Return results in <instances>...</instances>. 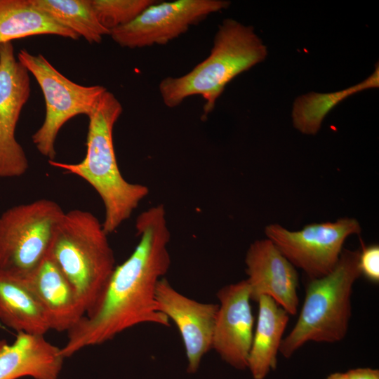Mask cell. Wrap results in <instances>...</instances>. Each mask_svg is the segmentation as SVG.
I'll return each mask as SVG.
<instances>
[{
    "instance_id": "cell-19",
    "label": "cell",
    "mask_w": 379,
    "mask_h": 379,
    "mask_svg": "<svg viewBox=\"0 0 379 379\" xmlns=\"http://www.w3.org/2000/svg\"><path fill=\"white\" fill-rule=\"evenodd\" d=\"M379 69L365 80L347 88L332 93H308L295 100L292 109L293 126L305 135H315L319 131L324 119L339 102L346 98L364 90L378 88Z\"/></svg>"
},
{
    "instance_id": "cell-22",
    "label": "cell",
    "mask_w": 379,
    "mask_h": 379,
    "mask_svg": "<svg viewBox=\"0 0 379 379\" xmlns=\"http://www.w3.org/2000/svg\"><path fill=\"white\" fill-rule=\"evenodd\" d=\"M359 269L361 275L368 281L379 282V246L378 244L362 245L359 254Z\"/></svg>"
},
{
    "instance_id": "cell-3",
    "label": "cell",
    "mask_w": 379,
    "mask_h": 379,
    "mask_svg": "<svg viewBox=\"0 0 379 379\" xmlns=\"http://www.w3.org/2000/svg\"><path fill=\"white\" fill-rule=\"evenodd\" d=\"M266 46L254 28L226 18L218 25L210 54L188 73L166 77L159 84L164 104L173 108L188 97L200 95L204 100L205 117L215 108L225 86L241 73L263 61Z\"/></svg>"
},
{
    "instance_id": "cell-14",
    "label": "cell",
    "mask_w": 379,
    "mask_h": 379,
    "mask_svg": "<svg viewBox=\"0 0 379 379\" xmlns=\"http://www.w3.org/2000/svg\"><path fill=\"white\" fill-rule=\"evenodd\" d=\"M64 359L44 335L18 332L11 343L0 340V379H58Z\"/></svg>"
},
{
    "instance_id": "cell-9",
    "label": "cell",
    "mask_w": 379,
    "mask_h": 379,
    "mask_svg": "<svg viewBox=\"0 0 379 379\" xmlns=\"http://www.w3.org/2000/svg\"><path fill=\"white\" fill-rule=\"evenodd\" d=\"M230 4L226 0L157 1L131 22L111 30L109 36L130 49L164 45Z\"/></svg>"
},
{
    "instance_id": "cell-24",
    "label": "cell",
    "mask_w": 379,
    "mask_h": 379,
    "mask_svg": "<svg viewBox=\"0 0 379 379\" xmlns=\"http://www.w3.org/2000/svg\"><path fill=\"white\" fill-rule=\"evenodd\" d=\"M326 379H350L346 373H334L329 375Z\"/></svg>"
},
{
    "instance_id": "cell-20",
    "label": "cell",
    "mask_w": 379,
    "mask_h": 379,
    "mask_svg": "<svg viewBox=\"0 0 379 379\" xmlns=\"http://www.w3.org/2000/svg\"><path fill=\"white\" fill-rule=\"evenodd\" d=\"M30 1L35 8L90 44H99L105 35H109L110 32L99 22L91 0Z\"/></svg>"
},
{
    "instance_id": "cell-18",
    "label": "cell",
    "mask_w": 379,
    "mask_h": 379,
    "mask_svg": "<svg viewBox=\"0 0 379 379\" xmlns=\"http://www.w3.org/2000/svg\"><path fill=\"white\" fill-rule=\"evenodd\" d=\"M79 36L35 8L30 0H0V44L36 35Z\"/></svg>"
},
{
    "instance_id": "cell-11",
    "label": "cell",
    "mask_w": 379,
    "mask_h": 379,
    "mask_svg": "<svg viewBox=\"0 0 379 379\" xmlns=\"http://www.w3.org/2000/svg\"><path fill=\"white\" fill-rule=\"evenodd\" d=\"M217 298L212 349L227 364L244 370L248 367L254 332L249 285L246 279L226 285L217 292Z\"/></svg>"
},
{
    "instance_id": "cell-8",
    "label": "cell",
    "mask_w": 379,
    "mask_h": 379,
    "mask_svg": "<svg viewBox=\"0 0 379 379\" xmlns=\"http://www.w3.org/2000/svg\"><path fill=\"white\" fill-rule=\"evenodd\" d=\"M361 232L359 221L348 217L334 222L310 223L298 231L288 230L277 223L265 228L267 239L309 279L331 272L340 259L347 238L359 235Z\"/></svg>"
},
{
    "instance_id": "cell-17",
    "label": "cell",
    "mask_w": 379,
    "mask_h": 379,
    "mask_svg": "<svg viewBox=\"0 0 379 379\" xmlns=\"http://www.w3.org/2000/svg\"><path fill=\"white\" fill-rule=\"evenodd\" d=\"M256 302L258 316L247 368L254 379H265L270 371L276 368L289 314L269 296L262 295Z\"/></svg>"
},
{
    "instance_id": "cell-13",
    "label": "cell",
    "mask_w": 379,
    "mask_h": 379,
    "mask_svg": "<svg viewBox=\"0 0 379 379\" xmlns=\"http://www.w3.org/2000/svg\"><path fill=\"white\" fill-rule=\"evenodd\" d=\"M245 265L251 300L269 296L289 314H296L298 274L270 240L253 242L246 251Z\"/></svg>"
},
{
    "instance_id": "cell-12",
    "label": "cell",
    "mask_w": 379,
    "mask_h": 379,
    "mask_svg": "<svg viewBox=\"0 0 379 379\" xmlns=\"http://www.w3.org/2000/svg\"><path fill=\"white\" fill-rule=\"evenodd\" d=\"M159 312L177 326L185 350L187 371H197L204 356L212 349L218 304L201 302L175 290L162 278L156 290Z\"/></svg>"
},
{
    "instance_id": "cell-7",
    "label": "cell",
    "mask_w": 379,
    "mask_h": 379,
    "mask_svg": "<svg viewBox=\"0 0 379 379\" xmlns=\"http://www.w3.org/2000/svg\"><path fill=\"white\" fill-rule=\"evenodd\" d=\"M65 211L41 199L12 206L0 215V270L22 276L32 272L47 256Z\"/></svg>"
},
{
    "instance_id": "cell-6",
    "label": "cell",
    "mask_w": 379,
    "mask_h": 379,
    "mask_svg": "<svg viewBox=\"0 0 379 379\" xmlns=\"http://www.w3.org/2000/svg\"><path fill=\"white\" fill-rule=\"evenodd\" d=\"M17 58L33 75L45 100V119L32 135V142L48 161L55 160V144L60 128L76 116L88 117L107 89L100 85L82 86L69 80L41 54L34 55L21 49Z\"/></svg>"
},
{
    "instance_id": "cell-2",
    "label": "cell",
    "mask_w": 379,
    "mask_h": 379,
    "mask_svg": "<svg viewBox=\"0 0 379 379\" xmlns=\"http://www.w3.org/2000/svg\"><path fill=\"white\" fill-rule=\"evenodd\" d=\"M122 112L119 100L107 90L88 117L84 159L76 164L48 161L51 166L84 179L95 190L104 205L102 223L107 234L128 220L149 194L147 186L126 180L119 168L112 135Z\"/></svg>"
},
{
    "instance_id": "cell-23",
    "label": "cell",
    "mask_w": 379,
    "mask_h": 379,
    "mask_svg": "<svg viewBox=\"0 0 379 379\" xmlns=\"http://www.w3.org/2000/svg\"><path fill=\"white\" fill-rule=\"evenodd\" d=\"M350 379H379V371L371 368H358L347 372Z\"/></svg>"
},
{
    "instance_id": "cell-4",
    "label": "cell",
    "mask_w": 379,
    "mask_h": 379,
    "mask_svg": "<svg viewBox=\"0 0 379 379\" xmlns=\"http://www.w3.org/2000/svg\"><path fill=\"white\" fill-rule=\"evenodd\" d=\"M107 235L92 213L71 210L60 220L48 253L70 283L85 314L100 298L116 267Z\"/></svg>"
},
{
    "instance_id": "cell-16",
    "label": "cell",
    "mask_w": 379,
    "mask_h": 379,
    "mask_svg": "<svg viewBox=\"0 0 379 379\" xmlns=\"http://www.w3.org/2000/svg\"><path fill=\"white\" fill-rule=\"evenodd\" d=\"M0 321L17 333L44 335L51 330L46 314L26 277L1 270Z\"/></svg>"
},
{
    "instance_id": "cell-21",
    "label": "cell",
    "mask_w": 379,
    "mask_h": 379,
    "mask_svg": "<svg viewBox=\"0 0 379 379\" xmlns=\"http://www.w3.org/2000/svg\"><path fill=\"white\" fill-rule=\"evenodd\" d=\"M156 0H91L99 22L109 32L134 20Z\"/></svg>"
},
{
    "instance_id": "cell-5",
    "label": "cell",
    "mask_w": 379,
    "mask_h": 379,
    "mask_svg": "<svg viewBox=\"0 0 379 379\" xmlns=\"http://www.w3.org/2000/svg\"><path fill=\"white\" fill-rule=\"evenodd\" d=\"M359 251L343 249L333 270L310 279L298 319L283 338L279 352L289 358L306 343H336L346 335L352 314L351 295L361 276Z\"/></svg>"
},
{
    "instance_id": "cell-10",
    "label": "cell",
    "mask_w": 379,
    "mask_h": 379,
    "mask_svg": "<svg viewBox=\"0 0 379 379\" xmlns=\"http://www.w3.org/2000/svg\"><path fill=\"white\" fill-rule=\"evenodd\" d=\"M30 90L29 72L16 58L12 43L1 44L0 178L21 176L29 167L15 128Z\"/></svg>"
},
{
    "instance_id": "cell-15",
    "label": "cell",
    "mask_w": 379,
    "mask_h": 379,
    "mask_svg": "<svg viewBox=\"0 0 379 379\" xmlns=\"http://www.w3.org/2000/svg\"><path fill=\"white\" fill-rule=\"evenodd\" d=\"M25 277L46 314L51 330L68 332L84 316L72 286L48 255Z\"/></svg>"
},
{
    "instance_id": "cell-1",
    "label": "cell",
    "mask_w": 379,
    "mask_h": 379,
    "mask_svg": "<svg viewBox=\"0 0 379 379\" xmlns=\"http://www.w3.org/2000/svg\"><path fill=\"white\" fill-rule=\"evenodd\" d=\"M135 230L140 239L134 251L115 267L94 307L67 332V343L60 347L65 358L137 325L170 326L156 300L157 284L171 265V233L164 205L142 211L136 218Z\"/></svg>"
}]
</instances>
